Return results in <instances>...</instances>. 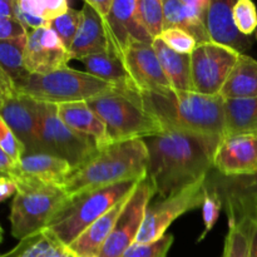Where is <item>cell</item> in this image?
Listing matches in <instances>:
<instances>
[{
  "label": "cell",
  "instance_id": "1",
  "mask_svg": "<svg viewBox=\"0 0 257 257\" xmlns=\"http://www.w3.org/2000/svg\"><path fill=\"white\" fill-rule=\"evenodd\" d=\"M221 138L166 131L145 138L147 175L162 198L207 178Z\"/></svg>",
  "mask_w": 257,
  "mask_h": 257
},
{
  "label": "cell",
  "instance_id": "2",
  "mask_svg": "<svg viewBox=\"0 0 257 257\" xmlns=\"http://www.w3.org/2000/svg\"><path fill=\"white\" fill-rule=\"evenodd\" d=\"M143 105L165 131L223 138L225 100L195 92L140 93Z\"/></svg>",
  "mask_w": 257,
  "mask_h": 257
},
{
  "label": "cell",
  "instance_id": "3",
  "mask_svg": "<svg viewBox=\"0 0 257 257\" xmlns=\"http://www.w3.org/2000/svg\"><path fill=\"white\" fill-rule=\"evenodd\" d=\"M148 150L145 140L112 143L73 168L64 183L68 196L125 181H141L147 176Z\"/></svg>",
  "mask_w": 257,
  "mask_h": 257
},
{
  "label": "cell",
  "instance_id": "4",
  "mask_svg": "<svg viewBox=\"0 0 257 257\" xmlns=\"http://www.w3.org/2000/svg\"><path fill=\"white\" fill-rule=\"evenodd\" d=\"M138 182L140 181H125L69 196L44 230L68 247L100 216L127 198Z\"/></svg>",
  "mask_w": 257,
  "mask_h": 257
},
{
  "label": "cell",
  "instance_id": "5",
  "mask_svg": "<svg viewBox=\"0 0 257 257\" xmlns=\"http://www.w3.org/2000/svg\"><path fill=\"white\" fill-rule=\"evenodd\" d=\"M15 90L38 102L58 105L89 102L122 89L87 72L65 67L48 74H28Z\"/></svg>",
  "mask_w": 257,
  "mask_h": 257
},
{
  "label": "cell",
  "instance_id": "6",
  "mask_svg": "<svg viewBox=\"0 0 257 257\" xmlns=\"http://www.w3.org/2000/svg\"><path fill=\"white\" fill-rule=\"evenodd\" d=\"M87 103L105 124L112 143L145 140L166 132L147 112L140 92L115 90Z\"/></svg>",
  "mask_w": 257,
  "mask_h": 257
},
{
  "label": "cell",
  "instance_id": "7",
  "mask_svg": "<svg viewBox=\"0 0 257 257\" xmlns=\"http://www.w3.org/2000/svg\"><path fill=\"white\" fill-rule=\"evenodd\" d=\"M17 193L12 203V235L24 240L47 227L58 208L69 196L64 188L17 176Z\"/></svg>",
  "mask_w": 257,
  "mask_h": 257
},
{
  "label": "cell",
  "instance_id": "8",
  "mask_svg": "<svg viewBox=\"0 0 257 257\" xmlns=\"http://www.w3.org/2000/svg\"><path fill=\"white\" fill-rule=\"evenodd\" d=\"M38 152L62 158L75 168L94 156L98 147L62 122L57 105L38 102Z\"/></svg>",
  "mask_w": 257,
  "mask_h": 257
},
{
  "label": "cell",
  "instance_id": "9",
  "mask_svg": "<svg viewBox=\"0 0 257 257\" xmlns=\"http://www.w3.org/2000/svg\"><path fill=\"white\" fill-rule=\"evenodd\" d=\"M206 192L205 178L148 206L136 242L148 245L162 238L176 218L203 205Z\"/></svg>",
  "mask_w": 257,
  "mask_h": 257
},
{
  "label": "cell",
  "instance_id": "10",
  "mask_svg": "<svg viewBox=\"0 0 257 257\" xmlns=\"http://www.w3.org/2000/svg\"><path fill=\"white\" fill-rule=\"evenodd\" d=\"M241 53L212 42L197 44L191 53L192 92L217 97Z\"/></svg>",
  "mask_w": 257,
  "mask_h": 257
},
{
  "label": "cell",
  "instance_id": "11",
  "mask_svg": "<svg viewBox=\"0 0 257 257\" xmlns=\"http://www.w3.org/2000/svg\"><path fill=\"white\" fill-rule=\"evenodd\" d=\"M156 187L150 176L138 182L123 207L114 228L100 248L97 257H123L125 251L136 242L150 201L156 195Z\"/></svg>",
  "mask_w": 257,
  "mask_h": 257
},
{
  "label": "cell",
  "instance_id": "12",
  "mask_svg": "<svg viewBox=\"0 0 257 257\" xmlns=\"http://www.w3.org/2000/svg\"><path fill=\"white\" fill-rule=\"evenodd\" d=\"M216 172V171H215ZM206 183L221 196L228 226L257 217V173L242 177H223L211 171Z\"/></svg>",
  "mask_w": 257,
  "mask_h": 257
},
{
  "label": "cell",
  "instance_id": "13",
  "mask_svg": "<svg viewBox=\"0 0 257 257\" xmlns=\"http://www.w3.org/2000/svg\"><path fill=\"white\" fill-rule=\"evenodd\" d=\"M122 63L140 93H158L172 89L152 44L133 42L123 53Z\"/></svg>",
  "mask_w": 257,
  "mask_h": 257
},
{
  "label": "cell",
  "instance_id": "14",
  "mask_svg": "<svg viewBox=\"0 0 257 257\" xmlns=\"http://www.w3.org/2000/svg\"><path fill=\"white\" fill-rule=\"evenodd\" d=\"M137 0H114L109 15L102 18L109 52L122 60L123 53L133 42L152 44L153 39L138 23L135 15Z\"/></svg>",
  "mask_w": 257,
  "mask_h": 257
},
{
  "label": "cell",
  "instance_id": "15",
  "mask_svg": "<svg viewBox=\"0 0 257 257\" xmlns=\"http://www.w3.org/2000/svg\"><path fill=\"white\" fill-rule=\"evenodd\" d=\"M69 52L50 28L28 33L24 67L29 74H48L68 67Z\"/></svg>",
  "mask_w": 257,
  "mask_h": 257
},
{
  "label": "cell",
  "instance_id": "16",
  "mask_svg": "<svg viewBox=\"0 0 257 257\" xmlns=\"http://www.w3.org/2000/svg\"><path fill=\"white\" fill-rule=\"evenodd\" d=\"M213 170L223 177H242L257 173V135H240L221 138Z\"/></svg>",
  "mask_w": 257,
  "mask_h": 257
},
{
  "label": "cell",
  "instance_id": "17",
  "mask_svg": "<svg viewBox=\"0 0 257 257\" xmlns=\"http://www.w3.org/2000/svg\"><path fill=\"white\" fill-rule=\"evenodd\" d=\"M0 117L25 148V153L38 152V102L14 93L0 104Z\"/></svg>",
  "mask_w": 257,
  "mask_h": 257
},
{
  "label": "cell",
  "instance_id": "18",
  "mask_svg": "<svg viewBox=\"0 0 257 257\" xmlns=\"http://www.w3.org/2000/svg\"><path fill=\"white\" fill-rule=\"evenodd\" d=\"M233 0H210L206 14V30L210 42L231 48L242 54L250 49L252 43L241 34L233 20Z\"/></svg>",
  "mask_w": 257,
  "mask_h": 257
},
{
  "label": "cell",
  "instance_id": "19",
  "mask_svg": "<svg viewBox=\"0 0 257 257\" xmlns=\"http://www.w3.org/2000/svg\"><path fill=\"white\" fill-rule=\"evenodd\" d=\"M208 5L210 0H163L165 29L178 28L192 35L197 44L208 43L210 38L206 30Z\"/></svg>",
  "mask_w": 257,
  "mask_h": 257
},
{
  "label": "cell",
  "instance_id": "20",
  "mask_svg": "<svg viewBox=\"0 0 257 257\" xmlns=\"http://www.w3.org/2000/svg\"><path fill=\"white\" fill-rule=\"evenodd\" d=\"M57 112L58 117L70 130L94 141L98 150L112 145L107 127L102 119L90 109L87 102L58 104Z\"/></svg>",
  "mask_w": 257,
  "mask_h": 257
},
{
  "label": "cell",
  "instance_id": "21",
  "mask_svg": "<svg viewBox=\"0 0 257 257\" xmlns=\"http://www.w3.org/2000/svg\"><path fill=\"white\" fill-rule=\"evenodd\" d=\"M109 52V43L105 34L102 18L87 3L82 8V22L69 49L72 59H79L89 55Z\"/></svg>",
  "mask_w": 257,
  "mask_h": 257
},
{
  "label": "cell",
  "instance_id": "22",
  "mask_svg": "<svg viewBox=\"0 0 257 257\" xmlns=\"http://www.w3.org/2000/svg\"><path fill=\"white\" fill-rule=\"evenodd\" d=\"M72 171V166L59 157L39 152L25 153L18 163V172L15 177L23 176L45 185L63 188Z\"/></svg>",
  "mask_w": 257,
  "mask_h": 257
},
{
  "label": "cell",
  "instance_id": "23",
  "mask_svg": "<svg viewBox=\"0 0 257 257\" xmlns=\"http://www.w3.org/2000/svg\"><path fill=\"white\" fill-rule=\"evenodd\" d=\"M131 196V195H130ZM122 200L117 205L113 206L108 212L100 216L95 222H93L77 240L68 246L75 257H97L100 248L107 241L108 236L114 228L115 222L122 212L123 207L127 203L128 198Z\"/></svg>",
  "mask_w": 257,
  "mask_h": 257
},
{
  "label": "cell",
  "instance_id": "24",
  "mask_svg": "<svg viewBox=\"0 0 257 257\" xmlns=\"http://www.w3.org/2000/svg\"><path fill=\"white\" fill-rule=\"evenodd\" d=\"M223 100L257 98V60L240 54L220 92Z\"/></svg>",
  "mask_w": 257,
  "mask_h": 257
},
{
  "label": "cell",
  "instance_id": "25",
  "mask_svg": "<svg viewBox=\"0 0 257 257\" xmlns=\"http://www.w3.org/2000/svg\"><path fill=\"white\" fill-rule=\"evenodd\" d=\"M152 47L172 89L178 92H192L190 55L176 53L160 38L153 40Z\"/></svg>",
  "mask_w": 257,
  "mask_h": 257
},
{
  "label": "cell",
  "instance_id": "26",
  "mask_svg": "<svg viewBox=\"0 0 257 257\" xmlns=\"http://www.w3.org/2000/svg\"><path fill=\"white\" fill-rule=\"evenodd\" d=\"M80 62L84 64L87 73L104 80V82L114 84L122 90L138 92L135 84L131 80L130 74L125 70L122 60L113 53H100V54L89 55L83 58Z\"/></svg>",
  "mask_w": 257,
  "mask_h": 257
},
{
  "label": "cell",
  "instance_id": "27",
  "mask_svg": "<svg viewBox=\"0 0 257 257\" xmlns=\"http://www.w3.org/2000/svg\"><path fill=\"white\" fill-rule=\"evenodd\" d=\"M225 135H257V98L228 99L223 103Z\"/></svg>",
  "mask_w": 257,
  "mask_h": 257
},
{
  "label": "cell",
  "instance_id": "28",
  "mask_svg": "<svg viewBox=\"0 0 257 257\" xmlns=\"http://www.w3.org/2000/svg\"><path fill=\"white\" fill-rule=\"evenodd\" d=\"M0 257H75L74 253L45 230L20 240L9 252Z\"/></svg>",
  "mask_w": 257,
  "mask_h": 257
},
{
  "label": "cell",
  "instance_id": "29",
  "mask_svg": "<svg viewBox=\"0 0 257 257\" xmlns=\"http://www.w3.org/2000/svg\"><path fill=\"white\" fill-rule=\"evenodd\" d=\"M27 39L28 35L0 42V69L10 78L14 87L29 74L24 67Z\"/></svg>",
  "mask_w": 257,
  "mask_h": 257
},
{
  "label": "cell",
  "instance_id": "30",
  "mask_svg": "<svg viewBox=\"0 0 257 257\" xmlns=\"http://www.w3.org/2000/svg\"><path fill=\"white\" fill-rule=\"evenodd\" d=\"M135 15L153 40L161 37L165 29L163 0H138Z\"/></svg>",
  "mask_w": 257,
  "mask_h": 257
},
{
  "label": "cell",
  "instance_id": "31",
  "mask_svg": "<svg viewBox=\"0 0 257 257\" xmlns=\"http://www.w3.org/2000/svg\"><path fill=\"white\" fill-rule=\"evenodd\" d=\"M80 22H82V10H75L72 8H69L64 14L59 15L50 22L49 28L57 34V37L67 48L68 52H69L73 40L79 29Z\"/></svg>",
  "mask_w": 257,
  "mask_h": 257
},
{
  "label": "cell",
  "instance_id": "32",
  "mask_svg": "<svg viewBox=\"0 0 257 257\" xmlns=\"http://www.w3.org/2000/svg\"><path fill=\"white\" fill-rule=\"evenodd\" d=\"M222 257H251L247 222L228 226Z\"/></svg>",
  "mask_w": 257,
  "mask_h": 257
},
{
  "label": "cell",
  "instance_id": "33",
  "mask_svg": "<svg viewBox=\"0 0 257 257\" xmlns=\"http://www.w3.org/2000/svg\"><path fill=\"white\" fill-rule=\"evenodd\" d=\"M17 5L24 12L52 22L69 9L65 0H18Z\"/></svg>",
  "mask_w": 257,
  "mask_h": 257
},
{
  "label": "cell",
  "instance_id": "34",
  "mask_svg": "<svg viewBox=\"0 0 257 257\" xmlns=\"http://www.w3.org/2000/svg\"><path fill=\"white\" fill-rule=\"evenodd\" d=\"M233 20L238 32L250 37L257 30V8L250 0H238L233 5Z\"/></svg>",
  "mask_w": 257,
  "mask_h": 257
},
{
  "label": "cell",
  "instance_id": "35",
  "mask_svg": "<svg viewBox=\"0 0 257 257\" xmlns=\"http://www.w3.org/2000/svg\"><path fill=\"white\" fill-rule=\"evenodd\" d=\"M206 186H207V183H206ZM222 205V200H221V196L218 195L217 191H216L215 188L207 186V192H206L205 201H203L202 205L205 231H203L202 235L198 237V242H201V241L208 235V232L212 230L213 226L216 225V222H217L218 220V216H220Z\"/></svg>",
  "mask_w": 257,
  "mask_h": 257
},
{
  "label": "cell",
  "instance_id": "36",
  "mask_svg": "<svg viewBox=\"0 0 257 257\" xmlns=\"http://www.w3.org/2000/svg\"><path fill=\"white\" fill-rule=\"evenodd\" d=\"M160 39L168 48L175 50L176 53H180V54L191 55V53L197 47V42H196L195 38L186 33L185 30L178 29V28L165 29L161 34Z\"/></svg>",
  "mask_w": 257,
  "mask_h": 257
},
{
  "label": "cell",
  "instance_id": "37",
  "mask_svg": "<svg viewBox=\"0 0 257 257\" xmlns=\"http://www.w3.org/2000/svg\"><path fill=\"white\" fill-rule=\"evenodd\" d=\"M173 240V235H165L158 241L148 245L135 242L125 251L123 257H166L172 246Z\"/></svg>",
  "mask_w": 257,
  "mask_h": 257
},
{
  "label": "cell",
  "instance_id": "38",
  "mask_svg": "<svg viewBox=\"0 0 257 257\" xmlns=\"http://www.w3.org/2000/svg\"><path fill=\"white\" fill-rule=\"evenodd\" d=\"M0 147L3 148L4 152L8 153V156L17 165L20 162L23 156L25 155L24 146L20 143L17 136L12 132V130L8 127V124L3 120L2 117H0Z\"/></svg>",
  "mask_w": 257,
  "mask_h": 257
},
{
  "label": "cell",
  "instance_id": "39",
  "mask_svg": "<svg viewBox=\"0 0 257 257\" xmlns=\"http://www.w3.org/2000/svg\"><path fill=\"white\" fill-rule=\"evenodd\" d=\"M28 30L18 19H0V42L27 37Z\"/></svg>",
  "mask_w": 257,
  "mask_h": 257
},
{
  "label": "cell",
  "instance_id": "40",
  "mask_svg": "<svg viewBox=\"0 0 257 257\" xmlns=\"http://www.w3.org/2000/svg\"><path fill=\"white\" fill-rule=\"evenodd\" d=\"M18 172V165L0 147V177L14 178Z\"/></svg>",
  "mask_w": 257,
  "mask_h": 257
},
{
  "label": "cell",
  "instance_id": "41",
  "mask_svg": "<svg viewBox=\"0 0 257 257\" xmlns=\"http://www.w3.org/2000/svg\"><path fill=\"white\" fill-rule=\"evenodd\" d=\"M14 93H17L14 84H13V82L10 80V78L0 69V104H2L5 99L12 97Z\"/></svg>",
  "mask_w": 257,
  "mask_h": 257
},
{
  "label": "cell",
  "instance_id": "42",
  "mask_svg": "<svg viewBox=\"0 0 257 257\" xmlns=\"http://www.w3.org/2000/svg\"><path fill=\"white\" fill-rule=\"evenodd\" d=\"M17 183L13 178L10 177H3L0 180V203L3 201L8 200L10 196L15 195L17 193Z\"/></svg>",
  "mask_w": 257,
  "mask_h": 257
},
{
  "label": "cell",
  "instance_id": "43",
  "mask_svg": "<svg viewBox=\"0 0 257 257\" xmlns=\"http://www.w3.org/2000/svg\"><path fill=\"white\" fill-rule=\"evenodd\" d=\"M114 0H87V4L90 5L97 12L100 18H105L109 15L112 10V5Z\"/></svg>",
  "mask_w": 257,
  "mask_h": 257
},
{
  "label": "cell",
  "instance_id": "44",
  "mask_svg": "<svg viewBox=\"0 0 257 257\" xmlns=\"http://www.w3.org/2000/svg\"><path fill=\"white\" fill-rule=\"evenodd\" d=\"M246 222H247L248 237H250L251 257H257V220H247Z\"/></svg>",
  "mask_w": 257,
  "mask_h": 257
},
{
  "label": "cell",
  "instance_id": "45",
  "mask_svg": "<svg viewBox=\"0 0 257 257\" xmlns=\"http://www.w3.org/2000/svg\"><path fill=\"white\" fill-rule=\"evenodd\" d=\"M0 19H17L14 0H0Z\"/></svg>",
  "mask_w": 257,
  "mask_h": 257
},
{
  "label": "cell",
  "instance_id": "46",
  "mask_svg": "<svg viewBox=\"0 0 257 257\" xmlns=\"http://www.w3.org/2000/svg\"><path fill=\"white\" fill-rule=\"evenodd\" d=\"M3 241V228H2V226H0V242H2Z\"/></svg>",
  "mask_w": 257,
  "mask_h": 257
},
{
  "label": "cell",
  "instance_id": "47",
  "mask_svg": "<svg viewBox=\"0 0 257 257\" xmlns=\"http://www.w3.org/2000/svg\"><path fill=\"white\" fill-rule=\"evenodd\" d=\"M256 38H257V30H256Z\"/></svg>",
  "mask_w": 257,
  "mask_h": 257
},
{
  "label": "cell",
  "instance_id": "48",
  "mask_svg": "<svg viewBox=\"0 0 257 257\" xmlns=\"http://www.w3.org/2000/svg\"><path fill=\"white\" fill-rule=\"evenodd\" d=\"M2 178H3V177H0V180H2Z\"/></svg>",
  "mask_w": 257,
  "mask_h": 257
},
{
  "label": "cell",
  "instance_id": "49",
  "mask_svg": "<svg viewBox=\"0 0 257 257\" xmlns=\"http://www.w3.org/2000/svg\"><path fill=\"white\" fill-rule=\"evenodd\" d=\"M256 220H257V217H256Z\"/></svg>",
  "mask_w": 257,
  "mask_h": 257
}]
</instances>
